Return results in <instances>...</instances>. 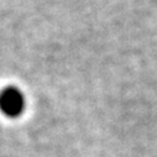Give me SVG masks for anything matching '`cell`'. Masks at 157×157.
I'll list each match as a JSON object with an SVG mask.
<instances>
[{
  "mask_svg": "<svg viewBox=\"0 0 157 157\" xmlns=\"http://www.w3.org/2000/svg\"><path fill=\"white\" fill-rule=\"evenodd\" d=\"M26 106V99L16 87H6L0 92V111L8 117H19Z\"/></svg>",
  "mask_w": 157,
  "mask_h": 157,
  "instance_id": "obj_1",
  "label": "cell"
}]
</instances>
